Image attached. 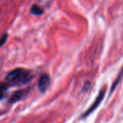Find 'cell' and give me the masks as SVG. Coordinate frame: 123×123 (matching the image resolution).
I'll list each match as a JSON object with an SVG mask.
<instances>
[{"label": "cell", "instance_id": "obj_1", "mask_svg": "<svg viewBox=\"0 0 123 123\" xmlns=\"http://www.w3.org/2000/svg\"><path fill=\"white\" fill-rule=\"evenodd\" d=\"M34 73L31 70L25 68H15L10 71L6 75L5 79L8 83H11L15 85L27 84L32 80Z\"/></svg>", "mask_w": 123, "mask_h": 123}, {"label": "cell", "instance_id": "obj_2", "mask_svg": "<svg viewBox=\"0 0 123 123\" xmlns=\"http://www.w3.org/2000/svg\"><path fill=\"white\" fill-rule=\"evenodd\" d=\"M105 88L100 89L99 94H98L97 97H96L95 100L93 102V104L90 105V107H89V109H88L87 111H86L85 112H84V114L81 116V117H82V118H86L88 116H89L91 113L94 112V111L98 108V106L100 105V103L102 102L103 99H104V97H105Z\"/></svg>", "mask_w": 123, "mask_h": 123}, {"label": "cell", "instance_id": "obj_3", "mask_svg": "<svg viewBox=\"0 0 123 123\" xmlns=\"http://www.w3.org/2000/svg\"><path fill=\"white\" fill-rule=\"evenodd\" d=\"M50 85V77L48 74H44L40 77L38 81V89L41 93H44L46 91Z\"/></svg>", "mask_w": 123, "mask_h": 123}, {"label": "cell", "instance_id": "obj_4", "mask_svg": "<svg viewBox=\"0 0 123 123\" xmlns=\"http://www.w3.org/2000/svg\"><path fill=\"white\" fill-rule=\"evenodd\" d=\"M29 93V89H21V90L16 91L14 94H13V95L10 97L9 102L10 103H15L17 101L20 100V99H24Z\"/></svg>", "mask_w": 123, "mask_h": 123}, {"label": "cell", "instance_id": "obj_5", "mask_svg": "<svg viewBox=\"0 0 123 123\" xmlns=\"http://www.w3.org/2000/svg\"><path fill=\"white\" fill-rule=\"evenodd\" d=\"M9 85V84H5V83H0V100L3 99L5 96L6 91L8 90Z\"/></svg>", "mask_w": 123, "mask_h": 123}, {"label": "cell", "instance_id": "obj_6", "mask_svg": "<svg viewBox=\"0 0 123 123\" xmlns=\"http://www.w3.org/2000/svg\"><path fill=\"white\" fill-rule=\"evenodd\" d=\"M31 13L32 14H34V15L39 16L43 14V9L41 7H39L38 5H36V4H34L31 8Z\"/></svg>", "mask_w": 123, "mask_h": 123}, {"label": "cell", "instance_id": "obj_7", "mask_svg": "<svg viewBox=\"0 0 123 123\" xmlns=\"http://www.w3.org/2000/svg\"><path fill=\"white\" fill-rule=\"evenodd\" d=\"M7 39H8V34L7 33H4L3 36H1V37H0V47H1V46L5 43V41H7Z\"/></svg>", "mask_w": 123, "mask_h": 123}]
</instances>
